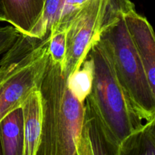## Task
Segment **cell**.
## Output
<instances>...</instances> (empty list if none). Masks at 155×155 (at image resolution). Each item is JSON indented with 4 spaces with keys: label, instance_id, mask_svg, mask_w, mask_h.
<instances>
[{
    "label": "cell",
    "instance_id": "cell-7",
    "mask_svg": "<svg viewBox=\"0 0 155 155\" xmlns=\"http://www.w3.org/2000/svg\"><path fill=\"white\" fill-rule=\"evenodd\" d=\"M2 3L6 22L29 36L41 18L45 0H2Z\"/></svg>",
    "mask_w": 155,
    "mask_h": 155
},
{
    "label": "cell",
    "instance_id": "cell-12",
    "mask_svg": "<svg viewBox=\"0 0 155 155\" xmlns=\"http://www.w3.org/2000/svg\"><path fill=\"white\" fill-rule=\"evenodd\" d=\"M66 30H58L51 33L48 45L49 57L53 62L59 65L63 71L66 56Z\"/></svg>",
    "mask_w": 155,
    "mask_h": 155
},
{
    "label": "cell",
    "instance_id": "cell-14",
    "mask_svg": "<svg viewBox=\"0 0 155 155\" xmlns=\"http://www.w3.org/2000/svg\"><path fill=\"white\" fill-rule=\"evenodd\" d=\"M0 21H2V22H6L5 15V12H4V9H3L2 0H0Z\"/></svg>",
    "mask_w": 155,
    "mask_h": 155
},
{
    "label": "cell",
    "instance_id": "cell-15",
    "mask_svg": "<svg viewBox=\"0 0 155 155\" xmlns=\"http://www.w3.org/2000/svg\"><path fill=\"white\" fill-rule=\"evenodd\" d=\"M0 155H2V150H1V145H0Z\"/></svg>",
    "mask_w": 155,
    "mask_h": 155
},
{
    "label": "cell",
    "instance_id": "cell-8",
    "mask_svg": "<svg viewBox=\"0 0 155 155\" xmlns=\"http://www.w3.org/2000/svg\"><path fill=\"white\" fill-rule=\"evenodd\" d=\"M24 120V153L36 155L42 132V100L39 88L21 106Z\"/></svg>",
    "mask_w": 155,
    "mask_h": 155
},
{
    "label": "cell",
    "instance_id": "cell-3",
    "mask_svg": "<svg viewBox=\"0 0 155 155\" xmlns=\"http://www.w3.org/2000/svg\"><path fill=\"white\" fill-rule=\"evenodd\" d=\"M99 38L110 50L117 78L135 110L145 123L155 120V91L132 42L124 14L106 27Z\"/></svg>",
    "mask_w": 155,
    "mask_h": 155
},
{
    "label": "cell",
    "instance_id": "cell-5",
    "mask_svg": "<svg viewBox=\"0 0 155 155\" xmlns=\"http://www.w3.org/2000/svg\"><path fill=\"white\" fill-rule=\"evenodd\" d=\"M124 18L150 86L155 91V37L152 27L147 18L139 15L136 9L124 13Z\"/></svg>",
    "mask_w": 155,
    "mask_h": 155
},
{
    "label": "cell",
    "instance_id": "cell-6",
    "mask_svg": "<svg viewBox=\"0 0 155 155\" xmlns=\"http://www.w3.org/2000/svg\"><path fill=\"white\" fill-rule=\"evenodd\" d=\"M84 116L75 155H117L118 147L106 137L93 109L84 103Z\"/></svg>",
    "mask_w": 155,
    "mask_h": 155
},
{
    "label": "cell",
    "instance_id": "cell-10",
    "mask_svg": "<svg viewBox=\"0 0 155 155\" xmlns=\"http://www.w3.org/2000/svg\"><path fill=\"white\" fill-rule=\"evenodd\" d=\"M117 155H155V120L126 138L118 146Z\"/></svg>",
    "mask_w": 155,
    "mask_h": 155
},
{
    "label": "cell",
    "instance_id": "cell-4",
    "mask_svg": "<svg viewBox=\"0 0 155 155\" xmlns=\"http://www.w3.org/2000/svg\"><path fill=\"white\" fill-rule=\"evenodd\" d=\"M135 5L131 0H89L77 12L66 30L64 75L78 69L91 46L106 27Z\"/></svg>",
    "mask_w": 155,
    "mask_h": 155
},
{
    "label": "cell",
    "instance_id": "cell-2",
    "mask_svg": "<svg viewBox=\"0 0 155 155\" xmlns=\"http://www.w3.org/2000/svg\"><path fill=\"white\" fill-rule=\"evenodd\" d=\"M88 55L93 62L94 69L92 89L86 100L93 109L106 137L118 147L146 123L135 110L121 87L106 43L98 37Z\"/></svg>",
    "mask_w": 155,
    "mask_h": 155
},
{
    "label": "cell",
    "instance_id": "cell-11",
    "mask_svg": "<svg viewBox=\"0 0 155 155\" xmlns=\"http://www.w3.org/2000/svg\"><path fill=\"white\" fill-rule=\"evenodd\" d=\"M93 62L88 55L77 70L68 78V87L79 102L85 103L93 80Z\"/></svg>",
    "mask_w": 155,
    "mask_h": 155
},
{
    "label": "cell",
    "instance_id": "cell-13",
    "mask_svg": "<svg viewBox=\"0 0 155 155\" xmlns=\"http://www.w3.org/2000/svg\"><path fill=\"white\" fill-rule=\"evenodd\" d=\"M20 35L21 33L11 24L0 27V55L9 50Z\"/></svg>",
    "mask_w": 155,
    "mask_h": 155
},
{
    "label": "cell",
    "instance_id": "cell-9",
    "mask_svg": "<svg viewBox=\"0 0 155 155\" xmlns=\"http://www.w3.org/2000/svg\"><path fill=\"white\" fill-rule=\"evenodd\" d=\"M0 145L2 155H23L24 120L21 107L11 112L0 122Z\"/></svg>",
    "mask_w": 155,
    "mask_h": 155
},
{
    "label": "cell",
    "instance_id": "cell-1",
    "mask_svg": "<svg viewBox=\"0 0 155 155\" xmlns=\"http://www.w3.org/2000/svg\"><path fill=\"white\" fill-rule=\"evenodd\" d=\"M42 132L36 155H75L84 116V103L68 87V78L48 56L39 85Z\"/></svg>",
    "mask_w": 155,
    "mask_h": 155
}]
</instances>
